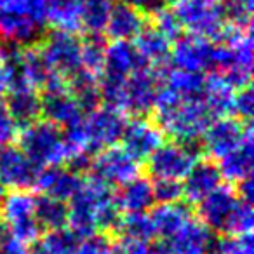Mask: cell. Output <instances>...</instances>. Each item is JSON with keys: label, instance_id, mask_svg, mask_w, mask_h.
<instances>
[{"label": "cell", "instance_id": "obj_1", "mask_svg": "<svg viewBox=\"0 0 254 254\" xmlns=\"http://www.w3.org/2000/svg\"><path fill=\"white\" fill-rule=\"evenodd\" d=\"M122 212L115 205L113 188L94 178H84L80 190L68 200L66 226L78 237L117 233Z\"/></svg>", "mask_w": 254, "mask_h": 254}, {"label": "cell", "instance_id": "obj_2", "mask_svg": "<svg viewBox=\"0 0 254 254\" xmlns=\"http://www.w3.org/2000/svg\"><path fill=\"white\" fill-rule=\"evenodd\" d=\"M155 122L164 134L171 136L173 141L195 145L204 134L205 127L212 122V115L205 108L204 101H185L171 89L160 84L153 101Z\"/></svg>", "mask_w": 254, "mask_h": 254}, {"label": "cell", "instance_id": "obj_3", "mask_svg": "<svg viewBox=\"0 0 254 254\" xmlns=\"http://www.w3.org/2000/svg\"><path fill=\"white\" fill-rule=\"evenodd\" d=\"M197 216L198 221L219 237L251 233L254 225L253 204L242 200L230 185H221L202 198L197 204Z\"/></svg>", "mask_w": 254, "mask_h": 254}, {"label": "cell", "instance_id": "obj_4", "mask_svg": "<svg viewBox=\"0 0 254 254\" xmlns=\"http://www.w3.org/2000/svg\"><path fill=\"white\" fill-rule=\"evenodd\" d=\"M18 146L37 167L63 166L68 160L63 129L44 119L21 127Z\"/></svg>", "mask_w": 254, "mask_h": 254}, {"label": "cell", "instance_id": "obj_5", "mask_svg": "<svg viewBox=\"0 0 254 254\" xmlns=\"http://www.w3.org/2000/svg\"><path fill=\"white\" fill-rule=\"evenodd\" d=\"M0 219L12 239L26 247L39 242L44 233L35 218V195L30 190H9L2 195Z\"/></svg>", "mask_w": 254, "mask_h": 254}, {"label": "cell", "instance_id": "obj_6", "mask_svg": "<svg viewBox=\"0 0 254 254\" xmlns=\"http://www.w3.org/2000/svg\"><path fill=\"white\" fill-rule=\"evenodd\" d=\"M173 11L187 33L204 37L211 42H219L228 26L221 4L209 0H178L173 4Z\"/></svg>", "mask_w": 254, "mask_h": 254}, {"label": "cell", "instance_id": "obj_7", "mask_svg": "<svg viewBox=\"0 0 254 254\" xmlns=\"http://www.w3.org/2000/svg\"><path fill=\"white\" fill-rule=\"evenodd\" d=\"M200 150L197 143L169 141L162 143L152 155L146 159V171L152 180H176L183 181L195 162L198 160Z\"/></svg>", "mask_w": 254, "mask_h": 254}, {"label": "cell", "instance_id": "obj_8", "mask_svg": "<svg viewBox=\"0 0 254 254\" xmlns=\"http://www.w3.org/2000/svg\"><path fill=\"white\" fill-rule=\"evenodd\" d=\"M37 46H39L40 53L51 66V70L61 75L64 80H68L78 70H82L80 39L75 33L53 30L49 35H42Z\"/></svg>", "mask_w": 254, "mask_h": 254}, {"label": "cell", "instance_id": "obj_9", "mask_svg": "<svg viewBox=\"0 0 254 254\" xmlns=\"http://www.w3.org/2000/svg\"><path fill=\"white\" fill-rule=\"evenodd\" d=\"M126 122L127 119L122 112L103 105L92 112L84 113L82 115V127H84L89 152L94 155L99 150L115 146L117 143H120Z\"/></svg>", "mask_w": 254, "mask_h": 254}, {"label": "cell", "instance_id": "obj_10", "mask_svg": "<svg viewBox=\"0 0 254 254\" xmlns=\"http://www.w3.org/2000/svg\"><path fill=\"white\" fill-rule=\"evenodd\" d=\"M166 70L145 66L126 78L122 92L124 115L129 113L132 117H145L146 113L152 112L157 91L162 84V73Z\"/></svg>", "mask_w": 254, "mask_h": 254}, {"label": "cell", "instance_id": "obj_11", "mask_svg": "<svg viewBox=\"0 0 254 254\" xmlns=\"http://www.w3.org/2000/svg\"><path fill=\"white\" fill-rule=\"evenodd\" d=\"M138 174L139 162L117 145L96 152L89 166V176L112 188L120 187Z\"/></svg>", "mask_w": 254, "mask_h": 254}, {"label": "cell", "instance_id": "obj_12", "mask_svg": "<svg viewBox=\"0 0 254 254\" xmlns=\"http://www.w3.org/2000/svg\"><path fill=\"white\" fill-rule=\"evenodd\" d=\"M251 129L249 122H242L240 119L232 115L218 117L214 119L202 134V150L212 160H219L235 150L242 143L244 136Z\"/></svg>", "mask_w": 254, "mask_h": 254}, {"label": "cell", "instance_id": "obj_13", "mask_svg": "<svg viewBox=\"0 0 254 254\" xmlns=\"http://www.w3.org/2000/svg\"><path fill=\"white\" fill-rule=\"evenodd\" d=\"M120 143L132 159L141 164L146 162V159L164 143V132L155 120L132 117L126 122Z\"/></svg>", "mask_w": 254, "mask_h": 254}, {"label": "cell", "instance_id": "obj_14", "mask_svg": "<svg viewBox=\"0 0 254 254\" xmlns=\"http://www.w3.org/2000/svg\"><path fill=\"white\" fill-rule=\"evenodd\" d=\"M39 169L14 143L0 146V185L7 190H32Z\"/></svg>", "mask_w": 254, "mask_h": 254}, {"label": "cell", "instance_id": "obj_15", "mask_svg": "<svg viewBox=\"0 0 254 254\" xmlns=\"http://www.w3.org/2000/svg\"><path fill=\"white\" fill-rule=\"evenodd\" d=\"M214 42L204 37L183 33L171 47V66L185 71H209L212 63Z\"/></svg>", "mask_w": 254, "mask_h": 254}, {"label": "cell", "instance_id": "obj_16", "mask_svg": "<svg viewBox=\"0 0 254 254\" xmlns=\"http://www.w3.org/2000/svg\"><path fill=\"white\" fill-rule=\"evenodd\" d=\"M214 233L202 221L190 218L174 235L160 240L166 254H211Z\"/></svg>", "mask_w": 254, "mask_h": 254}, {"label": "cell", "instance_id": "obj_17", "mask_svg": "<svg viewBox=\"0 0 254 254\" xmlns=\"http://www.w3.org/2000/svg\"><path fill=\"white\" fill-rule=\"evenodd\" d=\"M223 176L219 173L218 162L212 159H198L191 166L188 174L183 178V200L187 204H198L202 198L223 185Z\"/></svg>", "mask_w": 254, "mask_h": 254}, {"label": "cell", "instance_id": "obj_18", "mask_svg": "<svg viewBox=\"0 0 254 254\" xmlns=\"http://www.w3.org/2000/svg\"><path fill=\"white\" fill-rule=\"evenodd\" d=\"M82 183H84V176L71 167L49 166L39 169L33 188L42 191V195H49L58 200L68 202L80 190Z\"/></svg>", "mask_w": 254, "mask_h": 254}, {"label": "cell", "instance_id": "obj_19", "mask_svg": "<svg viewBox=\"0 0 254 254\" xmlns=\"http://www.w3.org/2000/svg\"><path fill=\"white\" fill-rule=\"evenodd\" d=\"M84 115L77 105L70 89L61 87L54 91H44L40 94V117L47 122L54 124L60 129L71 126Z\"/></svg>", "mask_w": 254, "mask_h": 254}, {"label": "cell", "instance_id": "obj_20", "mask_svg": "<svg viewBox=\"0 0 254 254\" xmlns=\"http://www.w3.org/2000/svg\"><path fill=\"white\" fill-rule=\"evenodd\" d=\"M113 198L122 214L148 212L155 205L152 180L143 174H138L132 180L117 187V190H113Z\"/></svg>", "mask_w": 254, "mask_h": 254}, {"label": "cell", "instance_id": "obj_21", "mask_svg": "<svg viewBox=\"0 0 254 254\" xmlns=\"http://www.w3.org/2000/svg\"><path fill=\"white\" fill-rule=\"evenodd\" d=\"M42 30L44 25L30 16L0 11V39L4 40L5 46H35L42 39Z\"/></svg>", "mask_w": 254, "mask_h": 254}, {"label": "cell", "instance_id": "obj_22", "mask_svg": "<svg viewBox=\"0 0 254 254\" xmlns=\"http://www.w3.org/2000/svg\"><path fill=\"white\" fill-rule=\"evenodd\" d=\"M146 26V16L136 11L131 5L119 2L112 4L108 14V21L105 26V35L110 40H122V42H132Z\"/></svg>", "mask_w": 254, "mask_h": 254}, {"label": "cell", "instance_id": "obj_23", "mask_svg": "<svg viewBox=\"0 0 254 254\" xmlns=\"http://www.w3.org/2000/svg\"><path fill=\"white\" fill-rule=\"evenodd\" d=\"M148 66L141 58L139 51L136 49L134 42H122V40H113L106 46L105 64H103L101 75L110 77L127 78L131 73Z\"/></svg>", "mask_w": 254, "mask_h": 254}, {"label": "cell", "instance_id": "obj_24", "mask_svg": "<svg viewBox=\"0 0 254 254\" xmlns=\"http://www.w3.org/2000/svg\"><path fill=\"white\" fill-rule=\"evenodd\" d=\"M253 162H254V141H253V127H251L247 134L244 136L242 143L226 153L225 157L218 160L219 173L223 180L230 183H240L246 178H251L253 174Z\"/></svg>", "mask_w": 254, "mask_h": 254}, {"label": "cell", "instance_id": "obj_25", "mask_svg": "<svg viewBox=\"0 0 254 254\" xmlns=\"http://www.w3.org/2000/svg\"><path fill=\"white\" fill-rule=\"evenodd\" d=\"M134 46L150 68L166 70L171 66V42L155 26H145L134 39Z\"/></svg>", "mask_w": 254, "mask_h": 254}, {"label": "cell", "instance_id": "obj_26", "mask_svg": "<svg viewBox=\"0 0 254 254\" xmlns=\"http://www.w3.org/2000/svg\"><path fill=\"white\" fill-rule=\"evenodd\" d=\"M153 233L160 240L169 239L178 232L191 216V207L187 202H174V204H155L148 211Z\"/></svg>", "mask_w": 254, "mask_h": 254}, {"label": "cell", "instance_id": "obj_27", "mask_svg": "<svg viewBox=\"0 0 254 254\" xmlns=\"http://www.w3.org/2000/svg\"><path fill=\"white\" fill-rule=\"evenodd\" d=\"M162 84L185 101H202L207 85V75L200 71H185L167 68L162 73Z\"/></svg>", "mask_w": 254, "mask_h": 254}, {"label": "cell", "instance_id": "obj_28", "mask_svg": "<svg viewBox=\"0 0 254 254\" xmlns=\"http://www.w3.org/2000/svg\"><path fill=\"white\" fill-rule=\"evenodd\" d=\"M5 108L11 113L18 127L28 126L40 119V94L37 89L30 87H18L11 89L5 94Z\"/></svg>", "mask_w": 254, "mask_h": 254}, {"label": "cell", "instance_id": "obj_29", "mask_svg": "<svg viewBox=\"0 0 254 254\" xmlns=\"http://www.w3.org/2000/svg\"><path fill=\"white\" fill-rule=\"evenodd\" d=\"M85 0H46V23L54 30L77 33L82 30Z\"/></svg>", "mask_w": 254, "mask_h": 254}, {"label": "cell", "instance_id": "obj_30", "mask_svg": "<svg viewBox=\"0 0 254 254\" xmlns=\"http://www.w3.org/2000/svg\"><path fill=\"white\" fill-rule=\"evenodd\" d=\"M233 96H235V89L225 84L218 75H207V85H205V94L202 101H204L205 108L212 115V119L232 115Z\"/></svg>", "mask_w": 254, "mask_h": 254}, {"label": "cell", "instance_id": "obj_31", "mask_svg": "<svg viewBox=\"0 0 254 254\" xmlns=\"http://www.w3.org/2000/svg\"><path fill=\"white\" fill-rule=\"evenodd\" d=\"M35 218L44 232L64 228L68 223V202L49 195L35 197Z\"/></svg>", "mask_w": 254, "mask_h": 254}, {"label": "cell", "instance_id": "obj_32", "mask_svg": "<svg viewBox=\"0 0 254 254\" xmlns=\"http://www.w3.org/2000/svg\"><path fill=\"white\" fill-rule=\"evenodd\" d=\"M106 46H108V42H106L105 35L87 33L84 39H80V64H82V68L99 77L103 71V64H105Z\"/></svg>", "mask_w": 254, "mask_h": 254}, {"label": "cell", "instance_id": "obj_33", "mask_svg": "<svg viewBox=\"0 0 254 254\" xmlns=\"http://www.w3.org/2000/svg\"><path fill=\"white\" fill-rule=\"evenodd\" d=\"M122 239L131 240H153V226L150 221L148 212H136V214H122L120 216L119 228H117Z\"/></svg>", "mask_w": 254, "mask_h": 254}, {"label": "cell", "instance_id": "obj_34", "mask_svg": "<svg viewBox=\"0 0 254 254\" xmlns=\"http://www.w3.org/2000/svg\"><path fill=\"white\" fill-rule=\"evenodd\" d=\"M112 0H85L82 11V28L87 33L103 35L108 21Z\"/></svg>", "mask_w": 254, "mask_h": 254}, {"label": "cell", "instance_id": "obj_35", "mask_svg": "<svg viewBox=\"0 0 254 254\" xmlns=\"http://www.w3.org/2000/svg\"><path fill=\"white\" fill-rule=\"evenodd\" d=\"M221 9L228 26L242 28V30L251 28L253 0H223Z\"/></svg>", "mask_w": 254, "mask_h": 254}, {"label": "cell", "instance_id": "obj_36", "mask_svg": "<svg viewBox=\"0 0 254 254\" xmlns=\"http://www.w3.org/2000/svg\"><path fill=\"white\" fill-rule=\"evenodd\" d=\"M80 237L75 232H71L68 226L60 230H53V232H46V235L40 237L39 242L49 251L51 254H70L75 244L78 242Z\"/></svg>", "mask_w": 254, "mask_h": 254}, {"label": "cell", "instance_id": "obj_37", "mask_svg": "<svg viewBox=\"0 0 254 254\" xmlns=\"http://www.w3.org/2000/svg\"><path fill=\"white\" fill-rule=\"evenodd\" d=\"M211 254H254V242L251 233L221 235L214 240Z\"/></svg>", "mask_w": 254, "mask_h": 254}, {"label": "cell", "instance_id": "obj_38", "mask_svg": "<svg viewBox=\"0 0 254 254\" xmlns=\"http://www.w3.org/2000/svg\"><path fill=\"white\" fill-rule=\"evenodd\" d=\"M152 18H153V26H155L164 37H167L171 42H174V40H178L183 35L185 30H183V26H181L180 19H178L176 12L173 11V7L164 5L155 14H152Z\"/></svg>", "mask_w": 254, "mask_h": 254}, {"label": "cell", "instance_id": "obj_39", "mask_svg": "<svg viewBox=\"0 0 254 254\" xmlns=\"http://www.w3.org/2000/svg\"><path fill=\"white\" fill-rule=\"evenodd\" d=\"M112 244V235L98 232L87 237H80L70 254H108Z\"/></svg>", "mask_w": 254, "mask_h": 254}, {"label": "cell", "instance_id": "obj_40", "mask_svg": "<svg viewBox=\"0 0 254 254\" xmlns=\"http://www.w3.org/2000/svg\"><path fill=\"white\" fill-rule=\"evenodd\" d=\"M155 204H174L183 200V185L176 180H152Z\"/></svg>", "mask_w": 254, "mask_h": 254}, {"label": "cell", "instance_id": "obj_41", "mask_svg": "<svg viewBox=\"0 0 254 254\" xmlns=\"http://www.w3.org/2000/svg\"><path fill=\"white\" fill-rule=\"evenodd\" d=\"M253 112H254V92L251 85H246V87L235 91L232 113H235L237 119H240L242 122H251Z\"/></svg>", "mask_w": 254, "mask_h": 254}, {"label": "cell", "instance_id": "obj_42", "mask_svg": "<svg viewBox=\"0 0 254 254\" xmlns=\"http://www.w3.org/2000/svg\"><path fill=\"white\" fill-rule=\"evenodd\" d=\"M18 136V124L7 112L5 105L0 101V146L9 145Z\"/></svg>", "mask_w": 254, "mask_h": 254}, {"label": "cell", "instance_id": "obj_43", "mask_svg": "<svg viewBox=\"0 0 254 254\" xmlns=\"http://www.w3.org/2000/svg\"><path fill=\"white\" fill-rule=\"evenodd\" d=\"M120 2H124V4L131 5V7H134L136 11L143 12V14H155L157 11H159L160 7H164L166 5V2L164 0H120Z\"/></svg>", "mask_w": 254, "mask_h": 254}, {"label": "cell", "instance_id": "obj_44", "mask_svg": "<svg viewBox=\"0 0 254 254\" xmlns=\"http://www.w3.org/2000/svg\"><path fill=\"white\" fill-rule=\"evenodd\" d=\"M0 254H28V247L9 237L4 244H0Z\"/></svg>", "mask_w": 254, "mask_h": 254}, {"label": "cell", "instance_id": "obj_45", "mask_svg": "<svg viewBox=\"0 0 254 254\" xmlns=\"http://www.w3.org/2000/svg\"><path fill=\"white\" fill-rule=\"evenodd\" d=\"M235 191L239 193V197L242 198V200H246V202H249V204H253V195H254L253 178H246L244 181L237 183Z\"/></svg>", "mask_w": 254, "mask_h": 254}, {"label": "cell", "instance_id": "obj_46", "mask_svg": "<svg viewBox=\"0 0 254 254\" xmlns=\"http://www.w3.org/2000/svg\"><path fill=\"white\" fill-rule=\"evenodd\" d=\"M9 91V78H7V70H5L4 60H2V53H0V101L5 98Z\"/></svg>", "mask_w": 254, "mask_h": 254}, {"label": "cell", "instance_id": "obj_47", "mask_svg": "<svg viewBox=\"0 0 254 254\" xmlns=\"http://www.w3.org/2000/svg\"><path fill=\"white\" fill-rule=\"evenodd\" d=\"M28 254H51V253L42 246V244L37 242V244H33V246H32V249L28 251Z\"/></svg>", "mask_w": 254, "mask_h": 254}, {"label": "cell", "instance_id": "obj_48", "mask_svg": "<svg viewBox=\"0 0 254 254\" xmlns=\"http://www.w3.org/2000/svg\"><path fill=\"white\" fill-rule=\"evenodd\" d=\"M108 254H126V251L122 249V246L120 244H115L113 242L112 244V249H110V253Z\"/></svg>", "mask_w": 254, "mask_h": 254}, {"label": "cell", "instance_id": "obj_49", "mask_svg": "<svg viewBox=\"0 0 254 254\" xmlns=\"http://www.w3.org/2000/svg\"><path fill=\"white\" fill-rule=\"evenodd\" d=\"M209 2H216V4H221L223 0H209Z\"/></svg>", "mask_w": 254, "mask_h": 254}, {"label": "cell", "instance_id": "obj_50", "mask_svg": "<svg viewBox=\"0 0 254 254\" xmlns=\"http://www.w3.org/2000/svg\"><path fill=\"white\" fill-rule=\"evenodd\" d=\"M164 2H169V4H174V2H178V0H164Z\"/></svg>", "mask_w": 254, "mask_h": 254}, {"label": "cell", "instance_id": "obj_51", "mask_svg": "<svg viewBox=\"0 0 254 254\" xmlns=\"http://www.w3.org/2000/svg\"><path fill=\"white\" fill-rule=\"evenodd\" d=\"M0 223H2V219H0Z\"/></svg>", "mask_w": 254, "mask_h": 254}]
</instances>
